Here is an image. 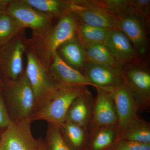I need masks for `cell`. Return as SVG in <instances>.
<instances>
[{"label": "cell", "mask_w": 150, "mask_h": 150, "mask_svg": "<svg viewBox=\"0 0 150 150\" xmlns=\"http://www.w3.org/2000/svg\"><path fill=\"white\" fill-rule=\"evenodd\" d=\"M78 22L76 16L69 13L42 35L27 38L28 46L49 67L59 46L77 36Z\"/></svg>", "instance_id": "6da1fadb"}, {"label": "cell", "mask_w": 150, "mask_h": 150, "mask_svg": "<svg viewBox=\"0 0 150 150\" xmlns=\"http://www.w3.org/2000/svg\"><path fill=\"white\" fill-rule=\"evenodd\" d=\"M12 121L30 118L35 108V98L27 75L18 79L3 81L2 90Z\"/></svg>", "instance_id": "7a4b0ae2"}, {"label": "cell", "mask_w": 150, "mask_h": 150, "mask_svg": "<svg viewBox=\"0 0 150 150\" xmlns=\"http://www.w3.org/2000/svg\"><path fill=\"white\" fill-rule=\"evenodd\" d=\"M25 54L27 65L25 70L35 96V112L53 98L60 87L52 77L49 67L28 45Z\"/></svg>", "instance_id": "3957f363"}, {"label": "cell", "mask_w": 150, "mask_h": 150, "mask_svg": "<svg viewBox=\"0 0 150 150\" xmlns=\"http://www.w3.org/2000/svg\"><path fill=\"white\" fill-rule=\"evenodd\" d=\"M86 86L59 88L52 98L31 116V121L43 120L60 127L66 121L67 112L73 101L88 90Z\"/></svg>", "instance_id": "277c9868"}, {"label": "cell", "mask_w": 150, "mask_h": 150, "mask_svg": "<svg viewBox=\"0 0 150 150\" xmlns=\"http://www.w3.org/2000/svg\"><path fill=\"white\" fill-rule=\"evenodd\" d=\"M27 40L24 30L0 47V74L3 81L16 80L24 72L23 59Z\"/></svg>", "instance_id": "5b68a950"}, {"label": "cell", "mask_w": 150, "mask_h": 150, "mask_svg": "<svg viewBox=\"0 0 150 150\" xmlns=\"http://www.w3.org/2000/svg\"><path fill=\"white\" fill-rule=\"evenodd\" d=\"M123 83L136 99L139 111H149L150 107V73L144 66L129 63L122 67Z\"/></svg>", "instance_id": "8992f818"}, {"label": "cell", "mask_w": 150, "mask_h": 150, "mask_svg": "<svg viewBox=\"0 0 150 150\" xmlns=\"http://www.w3.org/2000/svg\"><path fill=\"white\" fill-rule=\"evenodd\" d=\"M4 13L11 17L23 28L31 29L32 37L44 33L53 24L54 19L36 10L23 0H12Z\"/></svg>", "instance_id": "52a82bcc"}, {"label": "cell", "mask_w": 150, "mask_h": 150, "mask_svg": "<svg viewBox=\"0 0 150 150\" xmlns=\"http://www.w3.org/2000/svg\"><path fill=\"white\" fill-rule=\"evenodd\" d=\"M69 10L79 21L108 30H118L115 18L96 0H68Z\"/></svg>", "instance_id": "ba28073f"}, {"label": "cell", "mask_w": 150, "mask_h": 150, "mask_svg": "<svg viewBox=\"0 0 150 150\" xmlns=\"http://www.w3.org/2000/svg\"><path fill=\"white\" fill-rule=\"evenodd\" d=\"M30 118L12 121L1 133L0 150H38V139L33 136Z\"/></svg>", "instance_id": "9c48e42d"}, {"label": "cell", "mask_w": 150, "mask_h": 150, "mask_svg": "<svg viewBox=\"0 0 150 150\" xmlns=\"http://www.w3.org/2000/svg\"><path fill=\"white\" fill-rule=\"evenodd\" d=\"M109 91L112 94L118 118V143L123 131L139 117V107L133 94L124 83Z\"/></svg>", "instance_id": "30bf717a"}, {"label": "cell", "mask_w": 150, "mask_h": 150, "mask_svg": "<svg viewBox=\"0 0 150 150\" xmlns=\"http://www.w3.org/2000/svg\"><path fill=\"white\" fill-rule=\"evenodd\" d=\"M96 89L97 95L94 99L88 134L102 127L117 126L118 123L111 93L105 89L98 88Z\"/></svg>", "instance_id": "8fae6325"}, {"label": "cell", "mask_w": 150, "mask_h": 150, "mask_svg": "<svg viewBox=\"0 0 150 150\" xmlns=\"http://www.w3.org/2000/svg\"><path fill=\"white\" fill-rule=\"evenodd\" d=\"M115 19L118 29L129 38L137 53H145L147 46L146 23L130 11L116 16Z\"/></svg>", "instance_id": "7c38bea8"}, {"label": "cell", "mask_w": 150, "mask_h": 150, "mask_svg": "<svg viewBox=\"0 0 150 150\" xmlns=\"http://www.w3.org/2000/svg\"><path fill=\"white\" fill-rule=\"evenodd\" d=\"M83 74L96 88L109 90L123 83L122 67H113L87 62Z\"/></svg>", "instance_id": "4fadbf2b"}, {"label": "cell", "mask_w": 150, "mask_h": 150, "mask_svg": "<svg viewBox=\"0 0 150 150\" xmlns=\"http://www.w3.org/2000/svg\"><path fill=\"white\" fill-rule=\"evenodd\" d=\"M51 76L60 88L92 86L83 73L65 63L57 53L49 67Z\"/></svg>", "instance_id": "5bb4252c"}, {"label": "cell", "mask_w": 150, "mask_h": 150, "mask_svg": "<svg viewBox=\"0 0 150 150\" xmlns=\"http://www.w3.org/2000/svg\"><path fill=\"white\" fill-rule=\"evenodd\" d=\"M118 65L133 62L137 52L130 40L119 30H110L104 43Z\"/></svg>", "instance_id": "9a60e30c"}, {"label": "cell", "mask_w": 150, "mask_h": 150, "mask_svg": "<svg viewBox=\"0 0 150 150\" xmlns=\"http://www.w3.org/2000/svg\"><path fill=\"white\" fill-rule=\"evenodd\" d=\"M93 101L91 93L88 90L73 101L67 112L66 121L81 126L88 134Z\"/></svg>", "instance_id": "2e32d148"}, {"label": "cell", "mask_w": 150, "mask_h": 150, "mask_svg": "<svg viewBox=\"0 0 150 150\" xmlns=\"http://www.w3.org/2000/svg\"><path fill=\"white\" fill-rule=\"evenodd\" d=\"M56 53L67 64L83 74L87 61L85 50L77 36L63 43Z\"/></svg>", "instance_id": "e0dca14e"}, {"label": "cell", "mask_w": 150, "mask_h": 150, "mask_svg": "<svg viewBox=\"0 0 150 150\" xmlns=\"http://www.w3.org/2000/svg\"><path fill=\"white\" fill-rule=\"evenodd\" d=\"M87 150H112L118 139L117 126H106L88 135Z\"/></svg>", "instance_id": "ac0fdd59"}, {"label": "cell", "mask_w": 150, "mask_h": 150, "mask_svg": "<svg viewBox=\"0 0 150 150\" xmlns=\"http://www.w3.org/2000/svg\"><path fill=\"white\" fill-rule=\"evenodd\" d=\"M63 139L72 150H84L87 145L88 134L81 126L65 122L59 127Z\"/></svg>", "instance_id": "d6986e66"}, {"label": "cell", "mask_w": 150, "mask_h": 150, "mask_svg": "<svg viewBox=\"0 0 150 150\" xmlns=\"http://www.w3.org/2000/svg\"><path fill=\"white\" fill-rule=\"evenodd\" d=\"M36 10L58 19L70 12L68 0H23Z\"/></svg>", "instance_id": "ffe728a7"}, {"label": "cell", "mask_w": 150, "mask_h": 150, "mask_svg": "<svg viewBox=\"0 0 150 150\" xmlns=\"http://www.w3.org/2000/svg\"><path fill=\"white\" fill-rule=\"evenodd\" d=\"M109 30L86 24L78 20L77 37L84 48L94 43L104 44Z\"/></svg>", "instance_id": "44dd1931"}, {"label": "cell", "mask_w": 150, "mask_h": 150, "mask_svg": "<svg viewBox=\"0 0 150 150\" xmlns=\"http://www.w3.org/2000/svg\"><path fill=\"white\" fill-rule=\"evenodd\" d=\"M121 140L150 144V123L138 117L123 131Z\"/></svg>", "instance_id": "7402d4cb"}, {"label": "cell", "mask_w": 150, "mask_h": 150, "mask_svg": "<svg viewBox=\"0 0 150 150\" xmlns=\"http://www.w3.org/2000/svg\"><path fill=\"white\" fill-rule=\"evenodd\" d=\"M87 62L113 67L118 65L109 49L102 43H94L84 48Z\"/></svg>", "instance_id": "603a6c76"}, {"label": "cell", "mask_w": 150, "mask_h": 150, "mask_svg": "<svg viewBox=\"0 0 150 150\" xmlns=\"http://www.w3.org/2000/svg\"><path fill=\"white\" fill-rule=\"evenodd\" d=\"M24 30L11 17L4 13L0 16V47L8 43Z\"/></svg>", "instance_id": "cb8c5ba5"}, {"label": "cell", "mask_w": 150, "mask_h": 150, "mask_svg": "<svg viewBox=\"0 0 150 150\" xmlns=\"http://www.w3.org/2000/svg\"><path fill=\"white\" fill-rule=\"evenodd\" d=\"M43 143L46 150H72L63 139L59 127L50 123Z\"/></svg>", "instance_id": "d4e9b609"}, {"label": "cell", "mask_w": 150, "mask_h": 150, "mask_svg": "<svg viewBox=\"0 0 150 150\" xmlns=\"http://www.w3.org/2000/svg\"><path fill=\"white\" fill-rule=\"evenodd\" d=\"M97 3L114 18L129 11V0H96Z\"/></svg>", "instance_id": "484cf974"}, {"label": "cell", "mask_w": 150, "mask_h": 150, "mask_svg": "<svg viewBox=\"0 0 150 150\" xmlns=\"http://www.w3.org/2000/svg\"><path fill=\"white\" fill-rule=\"evenodd\" d=\"M129 10L131 12L141 18L146 23L150 19V0H129Z\"/></svg>", "instance_id": "4316f807"}, {"label": "cell", "mask_w": 150, "mask_h": 150, "mask_svg": "<svg viewBox=\"0 0 150 150\" xmlns=\"http://www.w3.org/2000/svg\"><path fill=\"white\" fill-rule=\"evenodd\" d=\"M113 150H150V144H144L134 141L121 140L116 144Z\"/></svg>", "instance_id": "83f0119b"}, {"label": "cell", "mask_w": 150, "mask_h": 150, "mask_svg": "<svg viewBox=\"0 0 150 150\" xmlns=\"http://www.w3.org/2000/svg\"><path fill=\"white\" fill-rule=\"evenodd\" d=\"M11 122L2 92L0 90V132L5 130Z\"/></svg>", "instance_id": "f1b7e54d"}, {"label": "cell", "mask_w": 150, "mask_h": 150, "mask_svg": "<svg viewBox=\"0 0 150 150\" xmlns=\"http://www.w3.org/2000/svg\"><path fill=\"white\" fill-rule=\"evenodd\" d=\"M12 0H0V11L4 12Z\"/></svg>", "instance_id": "f546056e"}, {"label": "cell", "mask_w": 150, "mask_h": 150, "mask_svg": "<svg viewBox=\"0 0 150 150\" xmlns=\"http://www.w3.org/2000/svg\"><path fill=\"white\" fill-rule=\"evenodd\" d=\"M38 150H46L44 146L43 139L42 137H40L38 139Z\"/></svg>", "instance_id": "4dcf8cb0"}, {"label": "cell", "mask_w": 150, "mask_h": 150, "mask_svg": "<svg viewBox=\"0 0 150 150\" xmlns=\"http://www.w3.org/2000/svg\"><path fill=\"white\" fill-rule=\"evenodd\" d=\"M3 87V81L1 77V74H0V90L2 91V90Z\"/></svg>", "instance_id": "1f68e13d"}, {"label": "cell", "mask_w": 150, "mask_h": 150, "mask_svg": "<svg viewBox=\"0 0 150 150\" xmlns=\"http://www.w3.org/2000/svg\"><path fill=\"white\" fill-rule=\"evenodd\" d=\"M4 13V12L2 11H0V16H1V15L2 14Z\"/></svg>", "instance_id": "d6a6232c"}, {"label": "cell", "mask_w": 150, "mask_h": 150, "mask_svg": "<svg viewBox=\"0 0 150 150\" xmlns=\"http://www.w3.org/2000/svg\"><path fill=\"white\" fill-rule=\"evenodd\" d=\"M1 132H0V141H1Z\"/></svg>", "instance_id": "836d02e7"}, {"label": "cell", "mask_w": 150, "mask_h": 150, "mask_svg": "<svg viewBox=\"0 0 150 150\" xmlns=\"http://www.w3.org/2000/svg\"></svg>", "instance_id": "e575fe53"}]
</instances>
